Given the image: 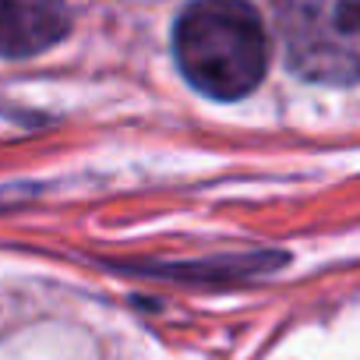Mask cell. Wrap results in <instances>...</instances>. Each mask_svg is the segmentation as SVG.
<instances>
[{"mask_svg":"<svg viewBox=\"0 0 360 360\" xmlns=\"http://www.w3.org/2000/svg\"><path fill=\"white\" fill-rule=\"evenodd\" d=\"M71 29L64 0H0V57H36Z\"/></svg>","mask_w":360,"mask_h":360,"instance_id":"obj_3","label":"cell"},{"mask_svg":"<svg viewBox=\"0 0 360 360\" xmlns=\"http://www.w3.org/2000/svg\"><path fill=\"white\" fill-rule=\"evenodd\" d=\"M184 78L212 99L255 92L269 68V36L248 0H195L173 29Z\"/></svg>","mask_w":360,"mask_h":360,"instance_id":"obj_1","label":"cell"},{"mask_svg":"<svg viewBox=\"0 0 360 360\" xmlns=\"http://www.w3.org/2000/svg\"><path fill=\"white\" fill-rule=\"evenodd\" d=\"M290 68L307 82H360V0H276Z\"/></svg>","mask_w":360,"mask_h":360,"instance_id":"obj_2","label":"cell"}]
</instances>
